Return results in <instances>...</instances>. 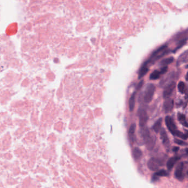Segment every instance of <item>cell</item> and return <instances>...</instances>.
<instances>
[{"label": "cell", "instance_id": "d6a6232c", "mask_svg": "<svg viewBox=\"0 0 188 188\" xmlns=\"http://www.w3.org/2000/svg\"><path fill=\"white\" fill-rule=\"evenodd\" d=\"M187 174H188V172H187Z\"/></svg>", "mask_w": 188, "mask_h": 188}, {"label": "cell", "instance_id": "603a6c76", "mask_svg": "<svg viewBox=\"0 0 188 188\" xmlns=\"http://www.w3.org/2000/svg\"><path fill=\"white\" fill-rule=\"evenodd\" d=\"M178 89L179 90V92L182 94L185 93V91L186 89L185 84L183 81H180L178 83Z\"/></svg>", "mask_w": 188, "mask_h": 188}, {"label": "cell", "instance_id": "4fadbf2b", "mask_svg": "<svg viewBox=\"0 0 188 188\" xmlns=\"http://www.w3.org/2000/svg\"><path fill=\"white\" fill-rule=\"evenodd\" d=\"M136 130V125L135 124H132L128 131V135H129V139L130 142L131 143H134L135 140V132Z\"/></svg>", "mask_w": 188, "mask_h": 188}, {"label": "cell", "instance_id": "3957f363", "mask_svg": "<svg viewBox=\"0 0 188 188\" xmlns=\"http://www.w3.org/2000/svg\"><path fill=\"white\" fill-rule=\"evenodd\" d=\"M176 83L175 81H172L169 82L165 86L163 92V97L165 99L169 98L172 95V93L174 91L175 88Z\"/></svg>", "mask_w": 188, "mask_h": 188}, {"label": "cell", "instance_id": "ffe728a7", "mask_svg": "<svg viewBox=\"0 0 188 188\" xmlns=\"http://www.w3.org/2000/svg\"><path fill=\"white\" fill-rule=\"evenodd\" d=\"M133 155L134 158L135 160H139V159L142 157L143 153L142 151L138 147H135L133 151Z\"/></svg>", "mask_w": 188, "mask_h": 188}, {"label": "cell", "instance_id": "ac0fdd59", "mask_svg": "<svg viewBox=\"0 0 188 188\" xmlns=\"http://www.w3.org/2000/svg\"><path fill=\"white\" fill-rule=\"evenodd\" d=\"M162 118H160L158 119L157 120L155 123L154 125H153V129L155 131V133H158L160 131L161 129V126H162Z\"/></svg>", "mask_w": 188, "mask_h": 188}, {"label": "cell", "instance_id": "2e32d148", "mask_svg": "<svg viewBox=\"0 0 188 188\" xmlns=\"http://www.w3.org/2000/svg\"><path fill=\"white\" fill-rule=\"evenodd\" d=\"M136 92H133L132 96H131L129 100V111L132 112L134 109L135 104V97H136Z\"/></svg>", "mask_w": 188, "mask_h": 188}, {"label": "cell", "instance_id": "cb8c5ba5", "mask_svg": "<svg viewBox=\"0 0 188 188\" xmlns=\"http://www.w3.org/2000/svg\"><path fill=\"white\" fill-rule=\"evenodd\" d=\"M154 175L158 177V178L160 177H167L168 175V173L167 171H166V170L161 169V170H160L159 171L155 173L154 174Z\"/></svg>", "mask_w": 188, "mask_h": 188}, {"label": "cell", "instance_id": "44dd1931", "mask_svg": "<svg viewBox=\"0 0 188 188\" xmlns=\"http://www.w3.org/2000/svg\"><path fill=\"white\" fill-rule=\"evenodd\" d=\"M187 40V38H185V39H183L181 40H180V41H179V42L178 43V44H177V47L175 48V49L173 51V53H175L179 49H181L183 46L185 45L186 44V43Z\"/></svg>", "mask_w": 188, "mask_h": 188}, {"label": "cell", "instance_id": "d4e9b609", "mask_svg": "<svg viewBox=\"0 0 188 188\" xmlns=\"http://www.w3.org/2000/svg\"><path fill=\"white\" fill-rule=\"evenodd\" d=\"M174 136H176L177 137H178V138H181L182 139H184V140H186L187 139V136L185 134L183 133L182 132H181L180 131H179L177 130V131L175 132V134H174Z\"/></svg>", "mask_w": 188, "mask_h": 188}, {"label": "cell", "instance_id": "484cf974", "mask_svg": "<svg viewBox=\"0 0 188 188\" xmlns=\"http://www.w3.org/2000/svg\"><path fill=\"white\" fill-rule=\"evenodd\" d=\"M174 142L175 143H176L177 144L179 145L180 146H185V145H187V143H186L185 142H183V140H181L180 139H175Z\"/></svg>", "mask_w": 188, "mask_h": 188}, {"label": "cell", "instance_id": "4316f807", "mask_svg": "<svg viewBox=\"0 0 188 188\" xmlns=\"http://www.w3.org/2000/svg\"><path fill=\"white\" fill-rule=\"evenodd\" d=\"M168 71V67L167 66H163L162 67L160 70L161 74H165Z\"/></svg>", "mask_w": 188, "mask_h": 188}, {"label": "cell", "instance_id": "7c38bea8", "mask_svg": "<svg viewBox=\"0 0 188 188\" xmlns=\"http://www.w3.org/2000/svg\"><path fill=\"white\" fill-rule=\"evenodd\" d=\"M140 134L141 135V136H142V138L143 139L144 143L145 144L146 142L149 140V139L151 136L149 130L148 129L147 127H145L144 126V127H143L142 129L140 130Z\"/></svg>", "mask_w": 188, "mask_h": 188}, {"label": "cell", "instance_id": "6da1fadb", "mask_svg": "<svg viewBox=\"0 0 188 188\" xmlns=\"http://www.w3.org/2000/svg\"><path fill=\"white\" fill-rule=\"evenodd\" d=\"M168 53L169 50H167V46L166 45H162L153 52L149 59L147 61L149 63H154L157 60L161 58L162 57H163Z\"/></svg>", "mask_w": 188, "mask_h": 188}, {"label": "cell", "instance_id": "52a82bcc", "mask_svg": "<svg viewBox=\"0 0 188 188\" xmlns=\"http://www.w3.org/2000/svg\"><path fill=\"white\" fill-rule=\"evenodd\" d=\"M174 106V102L173 99L171 98L166 99L163 104V110L166 113L171 112Z\"/></svg>", "mask_w": 188, "mask_h": 188}, {"label": "cell", "instance_id": "277c9868", "mask_svg": "<svg viewBox=\"0 0 188 188\" xmlns=\"http://www.w3.org/2000/svg\"><path fill=\"white\" fill-rule=\"evenodd\" d=\"M162 165V161L160 158L152 157L148 161L147 166L152 171H156Z\"/></svg>", "mask_w": 188, "mask_h": 188}, {"label": "cell", "instance_id": "e0dca14e", "mask_svg": "<svg viewBox=\"0 0 188 188\" xmlns=\"http://www.w3.org/2000/svg\"><path fill=\"white\" fill-rule=\"evenodd\" d=\"M177 118H178L179 122L181 123L182 125L186 128H188V123L186 121L185 115L179 112L177 114Z\"/></svg>", "mask_w": 188, "mask_h": 188}, {"label": "cell", "instance_id": "8992f818", "mask_svg": "<svg viewBox=\"0 0 188 188\" xmlns=\"http://www.w3.org/2000/svg\"><path fill=\"white\" fill-rule=\"evenodd\" d=\"M165 123L169 131L174 135L175 132L177 131V126L175 124L174 119L171 116H166L165 118Z\"/></svg>", "mask_w": 188, "mask_h": 188}, {"label": "cell", "instance_id": "d6986e66", "mask_svg": "<svg viewBox=\"0 0 188 188\" xmlns=\"http://www.w3.org/2000/svg\"><path fill=\"white\" fill-rule=\"evenodd\" d=\"M173 61H174V58H173V57H168L167 58H165L163 60H162L160 63V65L162 67L167 66L168 65L172 63Z\"/></svg>", "mask_w": 188, "mask_h": 188}, {"label": "cell", "instance_id": "7402d4cb", "mask_svg": "<svg viewBox=\"0 0 188 188\" xmlns=\"http://www.w3.org/2000/svg\"><path fill=\"white\" fill-rule=\"evenodd\" d=\"M161 73L160 71L157 70H154L152 73L150 75V80H157V79L160 78Z\"/></svg>", "mask_w": 188, "mask_h": 188}, {"label": "cell", "instance_id": "f1b7e54d", "mask_svg": "<svg viewBox=\"0 0 188 188\" xmlns=\"http://www.w3.org/2000/svg\"><path fill=\"white\" fill-rule=\"evenodd\" d=\"M179 150V147H177V146H175L172 149V151L173 152H178Z\"/></svg>", "mask_w": 188, "mask_h": 188}, {"label": "cell", "instance_id": "83f0119b", "mask_svg": "<svg viewBox=\"0 0 188 188\" xmlns=\"http://www.w3.org/2000/svg\"><path fill=\"white\" fill-rule=\"evenodd\" d=\"M143 84H144V81H143V80L140 81L138 83V85L136 86V90H139L141 88H142V86H143Z\"/></svg>", "mask_w": 188, "mask_h": 188}, {"label": "cell", "instance_id": "1f68e13d", "mask_svg": "<svg viewBox=\"0 0 188 188\" xmlns=\"http://www.w3.org/2000/svg\"><path fill=\"white\" fill-rule=\"evenodd\" d=\"M185 151H186V152L187 154H188V149H186Z\"/></svg>", "mask_w": 188, "mask_h": 188}, {"label": "cell", "instance_id": "4dcf8cb0", "mask_svg": "<svg viewBox=\"0 0 188 188\" xmlns=\"http://www.w3.org/2000/svg\"><path fill=\"white\" fill-rule=\"evenodd\" d=\"M185 135H186L187 138H188V131H187V130H185Z\"/></svg>", "mask_w": 188, "mask_h": 188}, {"label": "cell", "instance_id": "5b68a950", "mask_svg": "<svg viewBox=\"0 0 188 188\" xmlns=\"http://www.w3.org/2000/svg\"><path fill=\"white\" fill-rule=\"evenodd\" d=\"M138 113L139 118V125L142 128L144 127L149 119L146 111L144 108H140Z\"/></svg>", "mask_w": 188, "mask_h": 188}, {"label": "cell", "instance_id": "f546056e", "mask_svg": "<svg viewBox=\"0 0 188 188\" xmlns=\"http://www.w3.org/2000/svg\"><path fill=\"white\" fill-rule=\"evenodd\" d=\"M185 79H186V80L187 81H188V71H187V73H186V74Z\"/></svg>", "mask_w": 188, "mask_h": 188}, {"label": "cell", "instance_id": "5bb4252c", "mask_svg": "<svg viewBox=\"0 0 188 188\" xmlns=\"http://www.w3.org/2000/svg\"><path fill=\"white\" fill-rule=\"evenodd\" d=\"M180 158V157L179 156H174L169 159L167 162V167L169 171L171 170L173 168L176 162L178 161Z\"/></svg>", "mask_w": 188, "mask_h": 188}, {"label": "cell", "instance_id": "9c48e42d", "mask_svg": "<svg viewBox=\"0 0 188 188\" xmlns=\"http://www.w3.org/2000/svg\"><path fill=\"white\" fill-rule=\"evenodd\" d=\"M188 63V50L183 52L177 59V66L179 67L184 63Z\"/></svg>", "mask_w": 188, "mask_h": 188}, {"label": "cell", "instance_id": "30bf717a", "mask_svg": "<svg viewBox=\"0 0 188 188\" xmlns=\"http://www.w3.org/2000/svg\"><path fill=\"white\" fill-rule=\"evenodd\" d=\"M148 64H149V63H148L147 61H146L141 66L138 73V78L139 79L144 77L148 73V72H149V67H148Z\"/></svg>", "mask_w": 188, "mask_h": 188}, {"label": "cell", "instance_id": "7a4b0ae2", "mask_svg": "<svg viewBox=\"0 0 188 188\" xmlns=\"http://www.w3.org/2000/svg\"><path fill=\"white\" fill-rule=\"evenodd\" d=\"M156 87L153 84H147L144 91V100L147 103H150L152 100Z\"/></svg>", "mask_w": 188, "mask_h": 188}, {"label": "cell", "instance_id": "ba28073f", "mask_svg": "<svg viewBox=\"0 0 188 188\" xmlns=\"http://www.w3.org/2000/svg\"><path fill=\"white\" fill-rule=\"evenodd\" d=\"M160 137L161 139L162 140V143H163V145L166 148L168 149L170 146V142L166 130L164 128H162L160 130Z\"/></svg>", "mask_w": 188, "mask_h": 188}, {"label": "cell", "instance_id": "8fae6325", "mask_svg": "<svg viewBox=\"0 0 188 188\" xmlns=\"http://www.w3.org/2000/svg\"><path fill=\"white\" fill-rule=\"evenodd\" d=\"M183 169H184V163L183 162H181V163H180L177 167L174 173V175L177 179L181 180L183 179L184 178Z\"/></svg>", "mask_w": 188, "mask_h": 188}, {"label": "cell", "instance_id": "9a60e30c", "mask_svg": "<svg viewBox=\"0 0 188 188\" xmlns=\"http://www.w3.org/2000/svg\"><path fill=\"white\" fill-rule=\"evenodd\" d=\"M155 144H156V138L151 136L145 143L147 149L149 150H152L154 149Z\"/></svg>", "mask_w": 188, "mask_h": 188}]
</instances>
